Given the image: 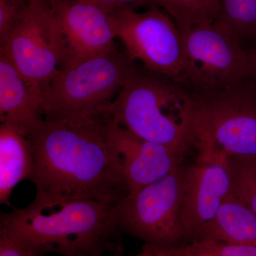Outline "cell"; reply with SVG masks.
<instances>
[{"instance_id":"6da1fadb","label":"cell","mask_w":256,"mask_h":256,"mask_svg":"<svg viewBox=\"0 0 256 256\" xmlns=\"http://www.w3.org/2000/svg\"><path fill=\"white\" fill-rule=\"evenodd\" d=\"M108 114L94 118L44 119L26 134L34 198L96 200L117 204L130 194L108 133Z\"/></svg>"},{"instance_id":"7a4b0ae2","label":"cell","mask_w":256,"mask_h":256,"mask_svg":"<svg viewBox=\"0 0 256 256\" xmlns=\"http://www.w3.org/2000/svg\"><path fill=\"white\" fill-rule=\"evenodd\" d=\"M116 205L90 200L48 201L1 212L0 235L62 256H122Z\"/></svg>"},{"instance_id":"3957f363","label":"cell","mask_w":256,"mask_h":256,"mask_svg":"<svg viewBox=\"0 0 256 256\" xmlns=\"http://www.w3.org/2000/svg\"><path fill=\"white\" fill-rule=\"evenodd\" d=\"M182 116L196 158L256 156V82L210 90L182 86Z\"/></svg>"},{"instance_id":"277c9868","label":"cell","mask_w":256,"mask_h":256,"mask_svg":"<svg viewBox=\"0 0 256 256\" xmlns=\"http://www.w3.org/2000/svg\"><path fill=\"white\" fill-rule=\"evenodd\" d=\"M107 112L138 137L186 158L194 152L182 116V86L173 80L136 66Z\"/></svg>"},{"instance_id":"5b68a950","label":"cell","mask_w":256,"mask_h":256,"mask_svg":"<svg viewBox=\"0 0 256 256\" xmlns=\"http://www.w3.org/2000/svg\"><path fill=\"white\" fill-rule=\"evenodd\" d=\"M136 66L127 52L114 48L60 69L42 92L44 118L79 120L105 116Z\"/></svg>"},{"instance_id":"8992f818","label":"cell","mask_w":256,"mask_h":256,"mask_svg":"<svg viewBox=\"0 0 256 256\" xmlns=\"http://www.w3.org/2000/svg\"><path fill=\"white\" fill-rule=\"evenodd\" d=\"M183 166L116 204L114 217L122 234L161 249L186 244L180 214Z\"/></svg>"},{"instance_id":"52a82bcc","label":"cell","mask_w":256,"mask_h":256,"mask_svg":"<svg viewBox=\"0 0 256 256\" xmlns=\"http://www.w3.org/2000/svg\"><path fill=\"white\" fill-rule=\"evenodd\" d=\"M126 52L152 73L183 85L186 62L182 35L169 14L156 6L124 8L108 14Z\"/></svg>"},{"instance_id":"ba28073f","label":"cell","mask_w":256,"mask_h":256,"mask_svg":"<svg viewBox=\"0 0 256 256\" xmlns=\"http://www.w3.org/2000/svg\"><path fill=\"white\" fill-rule=\"evenodd\" d=\"M181 35L186 67L182 86L192 90H215L248 78L246 50L220 22L197 25Z\"/></svg>"},{"instance_id":"9c48e42d","label":"cell","mask_w":256,"mask_h":256,"mask_svg":"<svg viewBox=\"0 0 256 256\" xmlns=\"http://www.w3.org/2000/svg\"><path fill=\"white\" fill-rule=\"evenodd\" d=\"M4 54L42 92L62 66L63 46L48 0H30L3 43Z\"/></svg>"},{"instance_id":"30bf717a","label":"cell","mask_w":256,"mask_h":256,"mask_svg":"<svg viewBox=\"0 0 256 256\" xmlns=\"http://www.w3.org/2000/svg\"><path fill=\"white\" fill-rule=\"evenodd\" d=\"M230 185L225 162L196 158L191 164H184L180 214L186 244L203 238L228 196Z\"/></svg>"},{"instance_id":"8fae6325","label":"cell","mask_w":256,"mask_h":256,"mask_svg":"<svg viewBox=\"0 0 256 256\" xmlns=\"http://www.w3.org/2000/svg\"><path fill=\"white\" fill-rule=\"evenodd\" d=\"M63 46L60 69L110 52L116 32L108 14L80 0H48Z\"/></svg>"},{"instance_id":"7c38bea8","label":"cell","mask_w":256,"mask_h":256,"mask_svg":"<svg viewBox=\"0 0 256 256\" xmlns=\"http://www.w3.org/2000/svg\"><path fill=\"white\" fill-rule=\"evenodd\" d=\"M108 133L130 194L165 178L185 164L186 156L172 148L138 137L111 118Z\"/></svg>"},{"instance_id":"4fadbf2b","label":"cell","mask_w":256,"mask_h":256,"mask_svg":"<svg viewBox=\"0 0 256 256\" xmlns=\"http://www.w3.org/2000/svg\"><path fill=\"white\" fill-rule=\"evenodd\" d=\"M44 119L42 92L0 52V121L18 124L26 134Z\"/></svg>"},{"instance_id":"5bb4252c","label":"cell","mask_w":256,"mask_h":256,"mask_svg":"<svg viewBox=\"0 0 256 256\" xmlns=\"http://www.w3.org/2000/svg\"><path fill=\"white\" fill-rule=\"evenodd\" d=\"M31 144L22 128L11 122L0 124V203L12 206L10 197L18 184L33 170Z\"/></svg>"},{"instance_id":"9a60e30c","label":"cell","mask_w":256,"mask_h":256,"mask_svg":"<svg viewBox=\"0 0 256 256\" xmlns=\"http://www.w3.org/2000/svg\"><path fill=\"white\" fill-rule=\"evenodd\" d=\"M204 238L256 246V214L227 196Z\"/></svg>"},{"instance_id":"2e32d148","label":"cell","mask_w":256,"mask_h":256,"mask_svg":"<svg viewBox=\"0 0 256 256\" xmlns=\"http://www.w3.org/2000/svg\"><path fill=\"white\" fill-rule=\"evenodd\" d=\"M152 6L164 10L182 33L197 25L214 22L220 15V0H152Z\"/></svg>"},{"instance_id":"e0dca14e","label":"cell","mask_w":256,"mask_h":256,"mask_svg":"<svg viewBox=\"0 0 256 256\" xmlns=\"http://www.w3.org/2000/svg\"><path fill=\"white\" fill-rule=\"evenodd\" d=\"M220 22L244 47L256 36V0H220Z\"/></svg>"},{"instance_id":"ac0fdd59","label":"cell","mask_w":256,"mask_h":256,"mask_svg":"<svg viewBox=\"0 0 256 256\" xmlns=\"http://www.w3.org/2000/svg\"><path fill=\"white\" fill-rule=\"evenodd\" d=\"M224 162L232 180L228 196L256 214V156L228 158Z\"/></svg>"},{"instance_id":"d6986e66","label":"cell","mask_w":256,"mask_h":256,"mask_svg":"<svg viewBox=\"0 0 256 256\" xmlns=\"http://www.w3.org/2000/svg\"><path fill=\"white\" fill-rule=\"evenodd\" d=\"M156 248L162 256H256V246L212 238L195 240L172 248Z\"/></svg>"},{"instance_id":"ffe728a7","label":"cell","mask_w":256,"mask_h":256,"mask_svg":"<svg viewBox=\"0 0 256 256\" xmlns=\"http://www.w3.org/2000/svg\"><path fill=\"white\" fill-rule=\"evenodd\" d=\"M30 0H0V44L10 34Z\"/></svg>"},{"instance_id":"44dd1931","label":"cell","mask_w":256,"mask_h":256,"mask_svg":"<svg viewBox=\"0 0 256 256\" xmlns=\"http://www.w3.org/2000/svg\"><path fill=\"white\" fill-rule=\"evenodd\" d=\"M46 250L30 242L0 235V256H46Z\"/></svg>"},{"instance_id":"7402d4cb","label":"cell","mask_w":256,"mask_h":256,"mask_svg":"<svg viewBox=\"0 0 256 256\" xmlns=\"http://www.w3.org/2000/svg\"><path fill=\"white\" fill-rule=\"evenodd\" d=\"M97 6L110 14L117 10L132 8L137 10L140 8H150L152 0H80Z\"/></svg>"},{"instance_id":"603a6c76","label":"cell","mask_w":256,"mask_h":256,"mask_svg":"<svg viewBox=\"0 0 256 256\" xmlns=\"http://www.w3.org/2000/svg\"><path fill=\"white\" fill-rule=\"evenodd\" d=\"M249 66V77L256 82V36L246 48Z\"/></svg>"},{"instance_id":"cb8c5ba5","label":"cell","mask_w":256,"mask_h":256,"mask_svg":"<svg viewBox=\"0 0 256 256\" xmlns=\"http://www.w3.org/2000/svg\"><path fill=\"white\" fill-rule=\"evenodd\" d=\"M134 256H162L156 247L143 244L142 252Z\"/></svg>"}]
</instances>
